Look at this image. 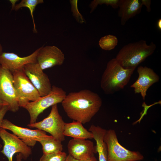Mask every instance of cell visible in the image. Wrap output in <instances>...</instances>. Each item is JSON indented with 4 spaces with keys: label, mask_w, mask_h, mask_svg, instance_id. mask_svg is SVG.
<instances>
[{
    "label": "cell",
    "mask_w": 161,
    "mask_h": 161,
    "mask_svg": "<svg viewBox=\"0 0 161 161\" xmlns=\"http://www.w3.org/2000/svg\"><path fill=\"white\" fill-rule=\"evenodd\" d=\"M102 103L98 94L87 89L69 93L61 103L69 117L83 124L91 121L99 110Z\"/></svg>",
    "instance_id": "obj_1"
},
{
    "label": "cell",
    "mask_w": 161,
    "mask_h": 161,
    "mask_svg": "<svg viewBox=\"0 0 161 161\" xmlns=\"http://www.w3.org/2000/svg\"><path fill=\"white\" fill-rule=\"evenodd\" d=\"M135 69H126L114 58L107 63L102 76L100 86L104 93L111 94L124 88Z\"/></svg>",
    "instance_id": "obj_2"
},
{
    "label": "cell",
    "mask_w": 161,
    "mask_h": 161,
    "mask_svg": "<svg viewBox=\"0 0 161 161\" xmlns=\"http://www.w3.org/2000/svg\"><path fill=\"white\" fill-rule=\"evenodd\" d=\"M156 48L153 42L148 44L145 41L142 40L124 45L119 51L115 58L123 68L135 69L153 54Z\"/></svg>",
    "instance_id": "obj_3"
},
{
    "label": "cell",
    "mask_w": 161,
    "mask_h": 161,
    "mask_svg": "<svg viewBox=\"0 0 161 161\" xmlns=\"http://www.w3.org/2000/svg\"><path fill=\"white\" fill-rule=\"evenodd\" d=\"M103 140L107 147V161H138L144 159L139 151L129 150L121 145L113 129L106 130Z\"/></svg>",
    "instance_id": "obj_4"
},
{
    "label": "cell",
    "mask_w": 161,
    "mask_h": 161,
    "mask_svg": "<svg viewBox=\"0 0 161 161\" xmlns=\"http://www.w3.org/2000/svg\"><path fill=\"white\" fill-rule=\"evenodd\" d=\"M66 95V92L62 88L53 85L50 92L48 95L28 103L23 108L29 114V124L36 122L39 115L48 107L61 103Z\"/></svg>",
    "instance_id": "obj_5"
},
{
    "label": "cell",
    "mask_w": 161,
    "mask_h": 161,
    "mask_svg": "<svg viewBox=\"0 0 161 161\" xmlns=\"http://www.w3.org/2000/svg\"><path fill=\"white\" fill-rule=\"evenodd\" d=\"M12 74L13 86L19 107H23L30 102L34 101L41 97L25 74L23 68Z\"/></svg>",
    "instance_id": "obj_6"
},
{
    "label": "cell",
    "mask_w": 161,
    "mask_h": 161,
    "mask_svg": "<svg viewBox=\"0 0 161 161\" xmlns=\"http://www.w3.org/2000/svg\"><path fill=\"white\" fill-rule=\"evenodd\" d=\"M50 113L43 120L27 126L47 132L58 140L62 142L65 140L63 132L65 123L60 114L57 104L52 106Z\"/></svg>",
    "instance_id": "obj_7"
},
{
    "label": "cell",
    "mask_w": 161,
    "mask_h": 161,
    "mask_svg": "<svg viewBox=\"0 0 161 161\" xmlns=\"http://www.w3.org/2000/svg\"><path fill=\"white\" fill-rule=\"evenodd\" d=\"M0 137L4 143L3 149L0 152L7 158L8 161H13V156L16 153L21 154L24 160L32 154L30 147L14 134L9 133L1 127Z\"/></svg>",
    "instance_id": "obj_8"
},
{
    "label": "cell",
    "mask_w": 161,
    "mask_h": 161,
    "mask_svg": "<svg viewBox=\"0 0 161 161\" xmlns=\"http://www.w3.org/2000/svg\"><path fill=\"white\" fill-rule=\"evenodd\" d=\"M0 98L8 106L9 111L16 112L18 110L13 74L0 64Z\"/></svg>",
    "instance_id": "obj_9"
},
{
    "label": "cell",
    "mask_w": 161,
    "mask_h": 161,
    "mask_svg": "<svg viewBox=\"0 0 161 161\" xmlns=\"http://www.w3.org/2000/svg\"><path fill=\"white\" fill-rule=\"evenodd\" d=\"M23 70L41 97L49 93L52 88L49 79L37 62L25 65L23 67Z\"/></svg>",
    "instance_id": "obj_10"
},
{
    "label": "cell",
    "mask_w": 161,
    "mask_h": 161,
    "mask_svg": "<svg viewBox=\"0 0 161 161\" xmlns=\"http://www.w3.org/2000/svg\"><path fill=\"white\" fill-rule=\"evenodd\" d=\"M0 127L11 131L28 146H34L37 142L47 136L46 132L39 129L32 130L15 125L7 119H3Z\"/></svg>",
    "instance_id": "obj_11"
},
{
    "label": "cell",
    "mask_w": 161,
    "mask_h": 161,
    "mask_svg": "<svg viewBox=\"0 0 161 161\" xmlns=\"http://www.w3.org/2000/svg\"><path fill=\"white\" fill-rule=\"evenodd\" d=\"M64 60V54L55 46H43L38 48L37 62L42 70L61 66Z\"/></svg>",
    "instance_id": "obj_12"
},
{
    "label": "cell",
    "mask_w": 161,
    "mask_h": 161,
    "mask_svg": "<svg viewBox=\"0 0 161 161\" xmlns=\"http://www.w3.org/2000/svg\"><path fill=\"white\" fill-rule=\"evenodd\" d=\"M38 51V49L30 55L24 57H20L13 52H3L0 55V64L13 74L23 68L27 64L36 63Z\"/></svg>",
    "instance_id": "obj_13"
},
{
    "label": "cell",
    "mask_w": 161,
    "mask_h": 161,
    "mask_svg": "<svg viewBox=\"0 0 161 161\" xmlns=\"http://www.w3.org/2000/svg\"><path fill=\"white\" fill-rule=\"evenodd\" d=\"M137 72L138 78L131 87L134 89L135 93H140L144 100L147 90L154 83L159 81V77L152 69L146 66H139Z\"/></svg>",
    "instance_id": "obj_14"
},
{
    "label": "cell",
    "mask_w": 161,
    "mask_h": 161,
    "mask_svg": "<svg viewBox=\"0 0 161 161\" xmlns=\"http://www.w3.org/2000/svg\"><path fill=\"white\" fill-rule=\"evenodd\" d=\"M67 148L69 154L79 160L94 156L97 153L93 142L85 139L73 138L69 141Z\"/></svg>",
    "instance_id": "obj_15"
},
{
    "label": "cell",
    "mask_w": 161,
    "mask_h": 161,
    "mask_svg": "<svg viewBox=\"0 0 161 161\" xmlns=\"http://www.w3.org/2000/svg\"><path fill=\"white\" fill-rule=\"evenodd\" d=\"M142 6L140 0H119L118 16L121 25H124L129 19L140 13Z\"/></svg>",
    "instance_id": "obj_16"
},
{
    "label": "cell",
    "mask_w": 161,
    "mask_h": 161,
    "mask_svg": "<svg viewBox=\"0 0 161 161\" xmlns=\"http://www.w3.org/2000/svg\"><path fill=\"white\" fill-rule=\"evenodd\" d=\"M89 131L93 134L96 142V148L98 155V161H107V150L103 140L106 130L99 126L91 125Z\"/></svg>",
    "instance_id": "obj_17"
},
{
    "label": "cell",
    "mask_w": 161,
    "mask_h": 161,
    "mask_svg": "<svg viewBox=\"0 0 161 161\" xmlns=\"http://www.w3.org/2000/svg\"><path fill=\"white\" fill-rule=\"evenodd\" d=\"M63 134L65 136L72 137L74 138L93 139L92 133L85 129L81 123L76 121L70 123H65Z\"/></svg>",
    "instance_id": "obj_18"
},
{
    "label": "cell",
    "mask_w": 161,
    "mask_h": 161,
    "mask_svg": "<svg viewBox=\"0 0 161 161\" xmlns=\"http://www.w3.org/2000/svg\"><path fill=\"white\" fill-rule=\"evenodd\" d=\"M42 147L43 154H48L62 151L63 146L61 142L52 136L48 135L38 142Z\"/></svg>",
    "instance_id": "obj_19"
},
{
    "label": "cell",
    "mask_w": 161,
    "mask_h": 161,
    "mask_svg": "<svg viewBox=\"0 0 161 161\" xmlns=\"http://www.w3.org/2000/svg\"><path fill=\"white\" fill-rule=\"evenodd\" d=\"M44 2L43 0H22L19 3L16 4L12 7V10L17 11L22 7H26L28 8L30 10L33 25V32L35 33H37V31L36 28L33 16V12L38 4H42Z\"/></svg>",
    "instance_id": "obj_20"
},
{
    "label": "cell",
    "mask_w": 161,
    "mask_h": 161,
    "mask_svg": "<svg viewBox=\"0 0 161 161\" xmlns=\"http://www.w3.org/2000/svg\"><path fill=\"white\" fill-rule=\"evenodd\" d=\"M118 39L113 35H108L102 37L99 41V45L103 49L110 50L113 49L117 45Z\"/></svg>",
    "instance_id": "obj_21"
},
{
    "label": "cell",
    "mask_w": 161,
    "mask_h": 161,
    "mask_svg": "<svg viewBox=\"0 0 161 161\" xmlns=\"http://www.w3.org/2000/svg\"><path fill=\"white\" fill-rule=\"evenodd\" d=\"M119 0H94L91 2L89 7L91 8L90 13L92 12L99 5L105 4L110 5L112 8L115 9L118 8Z\"/></svg>",
    "instance_id": "obj_22"
},
{
    "label": "cell",
    "mask_w": 161,
    "mask_h": 161,
    "mask_svg": "<svg viewBox=\"0 0 161 161\" xmlns=\"http://www.w3.org/2000/svg\"><path fill=\"white\" fill-rule=\"evenodd\" d=\"M67 156L66 154L62 151L48 154H43L39 161H64Z\"/></svg>",
    "instance_id": "obj_23"
},
{
    "label": "cell",
    "mask_w": 161,
    "mask_h": 161,
    "mask_svg": "<svg viewBox=\"0 0 161 161\" xmlns=\"http://www.w3.org/2000/svg\"><path fill=\"white\" fill-rule=\"evenodd\" d=\"M77 0H71L69 2L71 6V11L73 16L78 23L83 24L86 23L85 20L83 16L80 13L78 8Z\"/></svg>",
    "instance_id": "obj_24"
},
{
    "label": "cell",
    "mask_w": 161,
    "mask_h": 161,
    "mask_svg": "<svg viewBox=\"0 0 161 161\" xmlns=\"http://www.w3.org/2000/svg\"><path fill=\"white\" fill-rule=\"evenodd\" d=\"M8 111H9V109L8 106L7 105H5L0 110V127L3 118ZM2 147V145L0 144V149Z\"/></svg>",
    "instance_id": "obj_25"
},
{
    "label": "cell",
    "mask_w": 161,
    "mask_h": 161,
    "mask_svg": "<svg viewBox=\"0 0 161 161\" xmlns=\"http://www.w3.org/2000/svg\"><path fill=\"white\" fill-rule=\"evenodd\" d=\"M142 5H145L147 11L150 12L151 11V1L150 0H140Z\"/></svg>",
    "instance_id": "obj_26"
},
{
    "label": "cell",
    "mask_w": 161,
    "mask_h": 161,
    "mask_svg": "<svg viewBox=\"0 0 161 161\" xmlns=\"http://www.w3.org/2000/svg\"><path fill=\"white\" fill-rule=\"evenodd\" d=\"M79 161H97L96 158L94 156H92L89 158L79 160Z\"/></svg>",
    "instance_id": "obj_27"
},
{
    "label": "cell",
    "mask_w": 161,
    "mask_h": 161,
    "mask_svg": "<svg viewBox=\"0 0 161 161\" xmlns=\"http://www.w3.org/2000/svg\"><path fill=\"white\" fill-rule=\"evenodd\" d=\"M64 161H79V160L75 159L69 154Z\"/></svg>",
    "instance_id": "obj_28"
},
{
    "label": "cell",
    "mask_w": 161,
    "mask_h": 161,
    "mask_svg": "<svg viewBox=\"0 0 161 161\" xmlns=\"http://www.w3.org/2000/svg\"><path fill=\"white\" fill-rule=\"evenodd\" d=\"M23 158V156L21 154L19 153L18 154H17L16 156V161H22Z\"/></svg>",
    "instance_id": "obj_29"
},
{
    "label": "cell",
    "mask_w": 161,
    "mask_h": 161,
    "mask_svg": "<svg viewBox=\"0 0 161 161\" xmlns=\"http://www.w3.org/2000/svg\"><path fill=\"white\" fill-rule=\"evenodd\" d=\"M157 27L158 29L160 30H161V19L160 18L157 21Z\"/></svg>",
    "instance_id": "obj_30"
},
{
    "label": "cell",
    "mask_w": 161,
    "mask_h": 161,
    "mask_svg": "<svg viewBox=\"0 0 161 161\" xmlns=\"http://www.w3.org/2000/svg\"><path fill=\"white\" fill-rule=\"evenodd\" d=\"M6 104L0 98V110L2 108V107Z\"/></svg>",
    "instance_id": "obj_31"
},
{
    "label": "cell",
    "mask_w": 161,
    "mask_h": 161,
    "mask_svg": "<svg viewBox=\"0 0 161 161\" xmlns=\"http://www.w3.org/2000/svg\"><path fill=\"white\" fill-rule=\"evenodd\" d=\"M3 52V48L2 46L0 43V55Z\"/></svg>",
    "instance_id": "obj_32"
}]
</instances>
